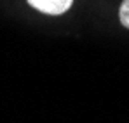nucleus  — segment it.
<instances>
[{"label": "nucleus", "instance_id": "nucleus-1", "mask_svg": "<svg viewBox=\"0 0 129 123\" xmlns=\"http://www.w3.org/2000/svg\"><path fill=\"white\" fill-rule=\"evenodd\" d=\"M28 4L39 12L49 16H61L72 7L73 0H28Z\"/></svg>", "mask_w": 129, "mask_h": 123}, {"label": "nucleus", "instance_id": "nucleus-2", "mask_svg": "<svg viewBox=\"0 0 129 123\" xmlns=\"http://www.w3.org/2000/svg\"><path fill=\"white\" fill-rule=\"evenodd\" d=\"M119 21L124 28L129 30V0H122V4L119 7Z\"/></svg>", "mask_w": 129, "mask_h": 123}]
</instances>
